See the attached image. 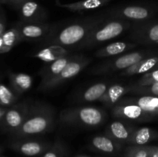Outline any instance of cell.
Segmentation results:
<instances>
[{"label": "cell", "mask_w": 158, "mask_h": 157, "mask_svg": "<svg viewBox=\"0 0 158 157\" xmlns=\"http://www.w3.org/2000/svg\"><path fill=\"white\" fill-rule=\"evenodd\" d=\"M12 2H15V3H23V0H11Z\"/></svg>", "instance_id": "cell-36"}, {"label": "cell", "mask_w": 158, "mask_h": 157, "mask_svg": "<svg viewBox=\"0 0 158 157\" xmlns=\"http://www.w3.org/2000/svg\"><path fill=\"white\" fill-rule=\"evenodd\" d=\"M61 152L62 146L57 143L47 152H45L43 157H61Z\"/></svg>", "instance_id": "cell-31"}, {"label": "cell", "mask_w": 158, "mask_h": 157, "mask_svg": "<svg viewBox=\"0 0 158 157\" xmlns=\"http://www.w3.org/2000/svg\"><path fill=\"white\" fill-rule=\"evenodd\" d=\"M158 63V56H153L150 58H143L141 61L138 62L131 66L128 69H125L122 75H132L137 74H143L148 72L151 69H154Z\"/></svg>", "instance_id": "cell-17"}, {"label": "cell", "mask_w": 158, "mask_h": 157, "mask_svg": "<svg viewBox=\"0 0 158 157\" xmlns=\"http://www.w3.org/2000/svg\"><path fill=\"white\" fill-rule=\"evenodd\" d=\"M113 15L118 18L141 21L149 18L152 15V11L144 6H128L116 9Z\"/></svg>", "instance_id": "cell-9"}, {"label": "cell", "mask_w": 158, "mask_h": 157, "mask_svg": "<svg viewBox=\"0 0 158 157\" xmlns=\"http://www.w3.org/2000/svg\"><path fill=\"white\" fill-rule=\"evenodd\" d=\"M92 146L97 150L107 153H112L117 149L115 143L106 135H97L92 139Z\"/></svg>", "instance_id": "cell-26"}, {"label": "cell", "mask_w": 158, "mask_h": 157, "mask_svg": "<svg viewBox=\"0 0 158 157\" xmlns=\"http://www.w3.org/2000/svg\"><path fill=\"white\" fill-rule=\"evenodd\" d=\"M7 109H8V107H5V106H0V122H1L3 116H4V115L6 114Z\"/></svg>", "instance_id": "cell-34"}, {"label": "cell", "mask_w": 158, "mask_h": 157, "mask_svg": "<svg viewBox=\"0 0 158 157\" xmlns=\"http://www.w3.org/2000/svg\"><path fill=\"white\" fill-rule=\"evenodd\" d=\"M155 83H158V69L145 73L138 81L137 86H148Z\"/></svg>", "instance_id": "cell-29"}, {"label": "cell", "mask_w": 158, "mask_h": 157, "mask_svg": "<svg viewBox=\"0 0 158 157\" xmlns=\"http://www.w3.org/2000/svg\"><path fill=\"white\" fill-rule=\"evenodd\" d=\"M128 91V89L120 84L111 86L106 90V93L100 99V102L110 106L116 104L120 98Z\"/></svg>", "instance_id": "cell-22"}, {"label": "cell", "mask_w": 158, "mask_h": 157, "mask_svg": "<svg viewBox=\"0 0 158 157\" xmlns=\"http://www.w3.org/2000/svg\"><path fill=\"white\" fill-rule=\"evenodd\" d=\"M2 151H3L2 146H0V155H1V154H2Z\"/></svg>", "instance_id": "cell-37"}, {"label": "cell", "mask_w": 158, "mask_h": 157, "mask_svg": "<svg viewBox=\"0 0 158 157\" xmlns=\"http://www.w3.org/2000/svg\"><path fill=\"white\" fill-rule=\"evenodd\" d=\"M146 54L141 52H134L126 54L114 59L109 66H106L108 69L110 70H125L138 62L145 58Z\"/></svg>", "instance_id": "cell-12"}, {"label": "cell", "mask_w": 158, "mask_h": 157, "mask_svg": "<svg viewBox=\"0 0 158 157\" xmlns=\"http://www.w3.org/2000/svg\"><path fill=\"white\" fill-rule=\"evenodd\" d=\"M101 22L102 20L99 18H89L69 24L56 35H51L46 42L49 45H59L63 47L74 46L81 42H84Z\"/></svg>", "instance_id": "cell-2"}, {"label": "cell", "mask_w": 158, "mask_h": 157, "mask_svg": "<svg viewBox=\"0 0 158 157\" xmlns=\"http://www.w3.org/2000/svg\"><path fill=\"white\" fill-rule=\"evenodd\" d=\"M100 25L91 32L82 46H91L116 38L130 26L128 22L120 19L108 22L101 27H99Z\"/></svg>", "instance_id": "cell-4"}, {"label": "cell", "mask_w": 158, "mask_h": 157, "mask_svg": "<svg viewBox=\"0 0 158 157\" xmlns=\"http://www.w3.org/2000/svg\"><path fill=\"white\" fill-rule=\"evenodd\" d=\"M158 135L157 132L149 127H142L133 132L129 142L136 146H144Z\"/></svg>", "instance_id": "cell-20"}, {"label": "cell", "mask_w": 158, "mask_h": 157, "mask_svg": "<svg viewBox=\"0 0 158 157\" xmlns=\"http://www.w3.org/2000/svg\"><path fill=\"white\" fill-rule=\"evenodd\" d=\"M78 157H88V156H83V155H80V156H78Z\"/></svg>", "instance_id": "cell-41"}, {"label": "cell", "mask_w": 158, "mask_h": 157, "mask_svg": "<svg viewBox=\"0 0 158 157\" xmlns=\"http://www.w3.org/2000/svg\"><path fill=\"white\" fill-rule=\"evenodd\" d=\"M22 40L37 41L47 35L49 26L43 23H28L19 28Z\"/></svg>", "instance_id": "cell-10"}, {"label": "cell", "mask_w": 158, "mask_h": 157, "mask_svg": "<svg viewBox=\"0 0 158 157\" xmlns=\"http://www.w3.org/2000/svg\"><path fill=\"white\" fill-rule=\"evenodd\" d=\"M134 89L140 92H143V93L148 94L149 95L158 96V83H153V84L148 85V86H137V87L134 88Z\"/></svg>", "instance_id": "cell-30"}, {"label": "cell", "mask_w": 158, "mask_h": 157, "mask_svg": "<svg viewBox=\"0 0 158 157\" xmlns=\"http://www.w3.org/2000/svg\"><path fill=\"white\" fill-rule=\"evenodd\" d=\"M135 104L138 105L143 111L153 116L158 115V96L143 95L136 100Z\"/></svg>", "instance_id": "cell-25"}, {"label": "cell", "mask_w": 158, "mask_h": 157, "mask_svg": "<svg viewBox=\"0 0 158 157\" xmlns=\"http://www.w3.org/2000/svg\"><path fill=\"white\" fill-rule=\"evenodd\" d=\"M6 31V24L5 20L2 17H0V36L3 35Z\"/></svg>", "instance_id": "cell-33"}, {"label": "cell", "mask_w": 158, "mask_h": 157, "mask_svg": "<svg viewBox=\"0 0 158 157\" xmlns=\"http://www.w3.org/2000/svg\"><path fill=\"white\" fill-rule=\"evenodd\" d=\"M106 115L96 107H79L64 109L60 115V122L66 126L95 127L104 122Z\"/></svg>", "instance_id": "cell-3"}, {"label": "cell", "mask_w": 158, "mask_h": 157, "mask_svg": "<svg viewBox=\"0 0 158 157\" xmlns=\"http://www.w3.org/2000/svg\"><path fill=\"white\" fill-rule=\"evenodd\" d=\"M158 69V63L157 64V66H155V68H154V69Z\"/></svg>", "instance_id": "cell-38"}, {"label": "cell", "mask_w": 158, "mask_h": 157, "mask_svg": "<svg viewBox=\"0 0 158 157\" xmlns=\"http://www.w3.org/2000/svg\"><path fill=\"white\" fill-rule=\"evenodd\" d=\"M21 15L25 22L28 23H42L46 18L44 9L34 1H27L22 3Z\"/></svg>", "instance_id": "cell-8"}, {"label": "cell", "mask_w": 158, "mask_h": 157, "mask_svg": "<svg viewBox=\"0 0 158 157\" xmlns=\"http://www.w3.org/2000/svg\"><path fill=\"white\" fill-rule=\"evenodd\" d=\"M113 114L114 116L118 117V118L139 120V121H147V120L151 119L153 117V115L143 111L141 107L135 103H133V104L120 103L114 106L113 109Z\"/></svg>", "instance_id": "cell-7"}, {"label": "cell", "mask_w": 158, "mask_h": 157, "mask_svg": "<svg viewBox=\"0 0 158 157\" xmlns=\"http://www.w3.org/2000/svg\"><path fill=\"white\" fill-rule=\"evenodd\" d=\"M76 56L74 55H66V56L60 58L56 61L52 62L49 66H46L44 69H43V72H40L41 75V83L40 84V87L44 86L46 83L50 81L53 78H55L57 75L63 71V69L66 67V65L72 59H73Z\"/></svg>", "instance_id": "cell-11"}, {"label": "cell", "mask_w": 158, "mask_h": 157, "mask_svg": "<svg viewBox=\"0 0 158 157\" xmlns=\"http://www.w3.org/2000/svg\"><path fill=\"white\" fill-rule=\"evenodd\" d=\"M29 110L30 106L26 103L15 104L8 108L2 119L0 122L2 128L13 134L23 124L28 116Z\"/></svg>", "instance_id": "cell-6"}, {"label": "cell", "mask_w": 158, "mask_h": 157, "mask_svg": "<svg viewBox=\"0 0 158 157\" xmlns=\"http://www.w3.org/2000/svg\"><path fill=\"white\" fill-rule=\"evenodd\" d=\"M2 38L3 42L4 53L9 52L17 43L22 41L19 28H11L9 29H6V32L2 35Z\"/></svg>", "instance_id": "cell-24"}, {"label": "cell", "mask_w": 158, "mask_h": 157, "mask_svg": "<svg viewBox=\"0 0 158 157\" xmlns=\"http://www.w3.org/2000/svg\"><path fill=\"white\" fill-rule=\"evenodd\" d=\"M149 157H158V146H149Z\"/></svg>", "instance_id": "cell-32"}, {"label": "cell", "mask_w": 158, "mask_h": 157, "mask_svg": "<svg viewBox=\"0 0 158 157\" xmlns=\"http://www.w3.org/2000/svg\"><path fill=\"white\" fill-rule=\"evenodd\" d=\"M107 85L104 83H99L93 85L90 87L88 88L83 94V101L88 102H94L97 100H100L103 97V95L106 93L107 90Z\"/></svg>", "instance_id": "cell-23"}, {"label": "cell", "mask_w": 158, "mask_h": 157, "mask_svg": "<svg viewBox=\"0 0 158 157\" xmlns=\"http://www.w3.org/2000/svg\"><path fill=\"white\" fill-rule=\"evenodd\" d=\"M18 96L17 94L7 86L0 83V106L9 107L15 105Z\"/></svg>", "instance_id": "cell-27"}, {"label": "cell", "mask_w": 158, "mask_h": 157, "mask_svg": "<svg viewBox=\"0 0 158 157\" xmlns=\"http://www.w3.org/2000/svg\"><path fill=\"white\" fill-rule=\"evenodd\" d=\"M12 148L17 152L27 156H35L43 153L47 146L44 143L35 141L16 142L12 144Z\"/></svg>", "instance_id": "cell-15"}, {"label": "cell", "mask_w": 158, "mask_h": 157, "mask_svg": "<svg viewBox=\"0 0 158 157\" xmlns=\"http://www.w3.org/2000/svg\"><path fill=\"white\" fill-rule=\"evenodd\" d=\"M136 38L144 42L158 44V22L139 27L135 32Z\"/></svg>", "instance_id": "cell-18"}, {"label": "cell", "mask_w": 158, "mask_h": 157, "mask_svg": "<svg viewBox=\"0 0 158 157\" xmlns=\"http://www.w3.org/2000/svg\"><path fill=\"white\" fill-rule=\"evenodd\" d=\"M11 86L17 95L23 94L31 88L32 78L26 73H11L9 75Z\"/></svg>", "instance_id": "cell-16"}, {"label": "cell", "mask_w": 158, "mask_h": 157, "mask_svg": "<svg viewBox=\"0 0 158 157\" xmlns=\"http://www.w3.org/2000/svg\"><path fill=\"white\" fill-rule=\"evenodd\" d=\"M0 157H6V156H4V155H2V154H1V155H0Z\"/></svg>", "instance_id": "cell-40"}, {"label": "cell", "mask_w": 158, "mask_h": 157, "mask_svg": "<svg viewBox=\"0 0 158 157\" xmlns=\"http://www.w3.org/2000/svg\"><path fill=\"white\" fill-rule=\"evenodd\" d=\"M69 55V51L59 45H51L43 48L34 55V57L46 62H52Z\"/></svg>", "instance_id": "cell-14"}, {"label": "cell", "mask_w": 158, "mask_h": 157, "mask_svg": "<svg viewBox=\"0 0 158 157\" xmlns=\"http://www.w3.org/2000/svg\"><path fill=\"white\" fill-rule=\"evenodd\" d=\"M55 123V112L51 106L36 104L30 106L28 116L21 127L13 135L18 138L46 133L52 129Z\"/></svg>", "instance_id": "cell-1"}, {"label": "cell", "mask_w": 158, "mask_h": 157, "mask_svg": "<svg viewBox=\"0 0 158 157\" xmlns=\"http://www.w3.org/2000/svg\"><path fill=\"white\" fill-rule=\"evenodd\" d=\"M89 62H90V60L89 58L76 56L73 59L71 60L66 65V67L63 69V71L59 75H57L55 78L51 79L50 81H49L44 86L39 88V89H41V90H49V89H54L55 87L66 82V80L73 78L75 75L80 73L82 69L86 67Z\"/></svg>", "instance_id": "cell-5"}, {"label": "cell", "mask_w": 158, "mask_h": 157, "mask_svg": "<svg viewBox=\"0 0 158 157\" xmlns=\"http://www.w3.org/2000/svg\"><path fill=\"white\" fill-rule=\"evenodd\" d=\"M56 4L57 3H59L60 2V0H56Z\"/></svg>", "instance_id": "cell-39"}, {"label": "cell", "mask_w": 158, "mask_h": 157, "mask_svg": "<svg viewBox=\"0 0 158 157\" xmlns=\"http://www.w3.org/2000/svg\"><path fill=\"white\" fill-rule=\"evenodd\" d=\"M108 135L118 141H129L134 131L127 127L123 123L115 121L108 127Z\"/></svg>", "instance_id": "cell-19"}, {"label": "cell", "mask_w": 158, "mask_h": 157, "mask_svg": "<svg viewBox=\"0 0 158 157\" xmlns=\"http://www.w3.org/2000/svg\"><path fill=\"white\" fill-rule=\"evenodd\" d=\"M149 146H132L127 149V157H149Z\"/></svg>", "instance_id": "cell-28"}, {"label": "cell", "mask_w": 158, "mask_h": 157, "mask_svg": "<svg viewBox=\"0 0 158 157\" xmlns=\"http://www.w3.org/2000/svg\"><path fill=\"white\" fill-rule=\"evenodd\" d=\"M4 53V49H3V42L2 35L0 36V54Z\"/></svg>", "instance_id": "cell-35"}, {"label": "cell", "mask_w": 158, "mask_h": 157, "mask_svg": "<svg viewBox=\"0 0 158 157\" xmlns=\"http://www.w3.org/2000/svg\"><path fill=\"white\" fill-rule=\"evenodd\" d=\"M111 1L113 0H82V1L67 3V4H62L59 2L56 5L60 7L64 8L71 12H83V11L99 9L107 5Z\"/></svg>", "instance_id": "cell-13"}, {"label": "cell", "mask_w": 158, "mask_h": 157, "mask_svg": "<svg viewBox=\"0 0 158 157\" xmlns=\"http://www.w3.org/2000/svg\"><path fill=\"white\" fill-rule=\"evenodd\" d=\"M134 46V44L127 43L124 42H116L105 46L103 49H100L96 53L97 57H108L113 55H117L120 53L126 52L128 49H132Z\"/></svg>", "instance_id": "cell-21"}]
</instances>
